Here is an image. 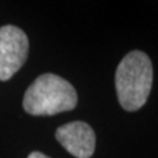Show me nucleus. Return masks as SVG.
I'll use <instances>...</instances> for the list:
<instances>
[{"instance_id": "f03ea898", "label": "nucleus", "mask_w": 158, "mask_h": 158, "mask_svg": "<svg viewBox=\"0 0 158 158\" xmlns=\"http://www.w3.org/2000/svg\"><path fill=\"white\" fill-rule=\"evenodd\" d=\"M77 94L67 80L55 74H42L34 80L23 96V106L33 116H52L73 110Z\"/></svg>"}, {"instance_id": "20e7f679", "label": "nucleus", "mask_w": 158, "mask_h": 158, "mask_svg": "<svg viewBox=\"0 0 158 158\" xmlns=\"http://www.w3.org/2000/svg\"><path fill=\"white\" fill-rule=\"evenodd\" d=\"M55 137L68 152L76 158H90L94 155L96 137L89 124L74 121L57 128Z\"/></svg>"}, {"instance_id": "7ed1b4c3", "label": "nucleus", "mask_w": 158, "mask_h": 158, "mask_svg": "<svg viewBox=\"0 0 158 158\" xmlns=\"http://www.w3.org/2000/svg\"><path fill=\"white\" fill-rule=\"evenodd\" d=\"M28 39L23 29L13 25L0 27V80L7 81L28 56Z\"/></svg>"}, {"instance_id": "39448f33", "label": "nucleus", "mask_w": 158, "mask_h": 158, "mask_svg": "<svg viewBox=\"0 0 158 158\" xmlns=\"http://www.w3.org/2000/svg\"><path fill=\"white\" fill-rule=\"evenodd\" d=\"M27 158H51V157H48V156H46V155H44V153L41 152H38V151H34Z\"/></svg>"}, {"instance_id": "f257e3e1", "label": "nucleus", "mask_w": 158, "mask_h": 158, "mask_svg": "<svg viewBox=\"0 0 158 158\" xmlns=\"http://www.w3.org/2000/svg\"><path fill=\"white\" fill-rule=\"evenodd\" d=\"M153 82L150 57L142 51H131L118 63L115 87L121 107L127 111L139 110L148 101Z\"/></svg>"}]
</instances>
